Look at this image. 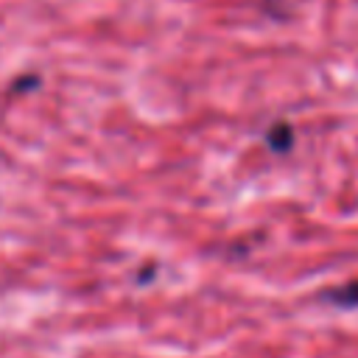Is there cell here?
Listing matches in <instances>:
<instances>
[{"label": "cell", "instance_id": "cell-2", "mask_svg": "<svg viewBox=\"0 0 358 358\" xmlns=\"http://www.w3.org/2000/svg\"><path fill=\"white\" fill-rule=\"evenodd\" d=\"M324 299L330 305H338V308H358V280L355 282H347L341 288H333L324 294Z\"/></svg>", "mask_w": 358, "mask_h": 358}, {"label": "cell", "instance_id": "cell-1", "mask_svg": "<svg viewBox=\"0 0 358 358\" xmlns=\"http://www.w3.org/2000/svg\"><path fill=\"white\" fill-rule=\"evenodd\" d=\"M266 143H268L271 151H288L294 145V129L288 123H274L266 131Z\"/></svg>", "mask_w": 358, "mask_h": 358}]
</instances>
